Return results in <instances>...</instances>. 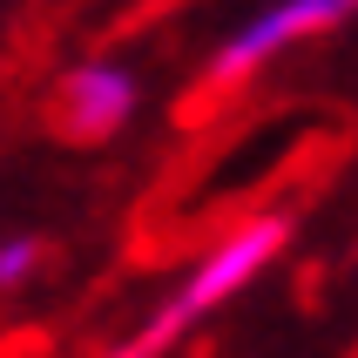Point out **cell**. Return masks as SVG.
<instances>
[{
  "instance_id": "cell-1",
  "label": "cell",
  "mask_w": 358,
  "mask_h": 358,
  "mask_svg": "<svg viewBox=\"0 0 358 358\" xmlns=\"http://www.w3.org/2000/svg\"><path fill=\"white\" fill-rule=\"evenodd\" d=\"M291 237H298V217L291 210H250V217L223 223L217 237L176 271V284L162 291V304H149L136 318V331H122L101 358H162V352H176L196 324H210L230 298H243L291 250Z\"/></svg>"
},
{
  "instance_id": "cell-2",
  "label": "cell",
  "mask_w": 358,
  "mask_h": 358,
  "mask_svg": "<svg viewBox=\"0 0 358 358\" xmlns=\"http://www.w3.org/2000/svg\"><path fill=\"white\" fill-rule=\"evenodd\" d=\"M345 20H352V0H257V7L203 55V88H243V81L271 75L284 55L338 34Z\"/></svg>"
},
{
  "instance_id": "cell-3",
  "label": "cell",
  "mask_w": 358,
  "mask_h": 358,
  "mask_svg": "<svg viewBox=\"0 0 358 358\" xmlns=\"http://www.w3.org/2000/svg\"><path fill=\"white\" fill-rule=\"evenodd\" d=\"M142 101H149V81H142L136 61L81 55V61H68L55 75L48 115H55L61 136H75V142H108V136H122V129L142 115Z\"/></svg>"
},
{
  "instance_id": "cell-4",
  "label": "cell",
  "mask_w": 358,
  "mask_h": 358,
  "mask_svg": "<svg viewBox=\"0 0 358 358\" xmlns=\"http://www.w3.org/2000/svg\"><path fill=\"white\" fill-rule=\"evenodd\" d=\"M48 264V237L41 230H7L0 237V291H27Z\"/></svg>"
}]
</instances>
